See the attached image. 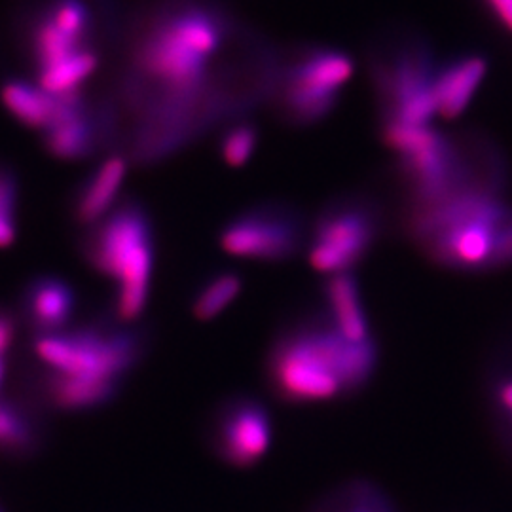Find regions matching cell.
<instances>
[{
	"label": "cell",
	"mask_w": 512,
	"mask_h": 512,
	"mask_svg": "<svg viewBox=\"0 0 512 512\" xmlns=\"http://www.w3.org/2000/svg\"><path fill=\"white\" fill-rule=\"evenodd\" d=\"M147 346V330L116 319L35 336L33 342L46 368L116 384L143 361Z\"/></svg>",
	"instance_id": "cell-5"
},
{
	"label": "cell",
	"mask_w": 512,
	"mask_h": 512,
	"mask_svg": "<svg viewBox=\"0 0 512 512\" xmlns=\"http://www.w3.org/2000/svg\"><path fill=\"white\" fill-rule=\"evenodd\" d=\"M232 42L236 23L209 0H164L129 25L110 99L133 118L129 162H160L224 114L236 116L220 90V59Z\"/></svg>",
	"instance_id": "cell-1"
},
{
	"label": "cell",
	"mask_w": 512,
	"mask_h": 512,
	"mask_svg": "<svg viewBox=\"0 0 512 512\" xmlns=\"http://www.w3.org/2000/svg\"><path fill=\"white\" fill-rule=\"evenodd\" d=\"M384 232L382 207L365 194L330 200L310 222L308 260L319 274H348L359 266Z\"/></svg>",
	"instance_id": "cell-6"
},
{
	"label": "cell",
	"mask_w": 512,
	"mask_h": 512,
	"mask_svg": "<svg viewBox=\"0 0 512 512\" xmlns=\"http://www.w3.org/2000/svg\"><path fill=\"white\" fill-rule=\"evenodd\" d=\"M353 73L355 63L342 50L311 48L298 55L275 84L279 114L298 128L323 122L336 109Z\"/></svg>",
	"instance_id": "cell-7"
},
{
	"label": "cell",
	"mask_w": 512,
	"mask_h": 512,
	"mask_svg": "<svg viewBox=\"0 0 512 512\" xmlns=\"http://www.w3.org/2000/svg\"><path fill=\"white\" fill-rule=\"evenodd\" d=\"M346 494L344 511L340 512H389L384 495L368 484H355Z\"/></svg>",
	"instance_id": "cell-20"
},
{
	"label": "cell",
	"mask_w": 512,
	"mask_h": 512,
	"mask_svg": "<svg viewBox=\"0 0 512 512\" xmlns=\"http://www.w3.org/2000/svg\"><path fill=\"white\" fill-rule=\"evenodd\" d=\"M4 370H6V363H4V357H0V384H2V378H4Z\"/></svg>",
	"instance_id": "cell-24"
},
{
	"label": "cell",
	"mask_w": 512,
	"mask_h": 512,
	"mask_svg": "<svg viewBox=\"0 0 512 512\" xmlns=\"http://www.w3.org/2000/svg\"><path fill=\"white\" fill-rule=\"evenodd\" d=\"M274 439L268 406L253 395L238 393L217 406L209 423V442L224 463L249 469L266 458Z\"/></svg>",
	"instance_id": "cell-10"
},
{
	"label": "cell",
	"mask_w": 512,
	"mask_h": 512,
	"mask_svg": "<svg viewBox=\"0 0 512 512\" xmlns=\"http://www.w3.org/2000/svg\"><path fill=\"white\" fill-rule=\"evenodd\" d=\"M0 512H2V511H0Z\"/></svg>",
	"instance_id": "cell-25"
},
{
	"label": "cell",
	"mask_w": 512,
	"mask_h": 512,
	"mask_svg": "<svg viewBox=\"0 0 512 512\" xmlns=\"http://www.w3.org/2000/svg\"><path fill=\"white\" fill-rule=\"evenodd\" d=\"M310 224L285 202H264L239 211L220 228L219 243L226 255L264 264L289 262L308 247Z\"/></svg>",
	"instance_id": "cell-8"
},
{
	"label": "cell",
	"mask_w": 512,
	"mask_h": 512,
	"mask_svg": "<svg viewBox=\"0 0 512 512\" xmlns=\"http://www.w3.org/2000/svg\"><path fill=\"white\" fill-rule=\"evenodd\" d=\"M18 330V321L10 311L0 310V357H6V351L14 344Z\"/></svg>",
	"instance_id": "cell-21"
},
{
	"label": "cell",
	"mask_w": 512,
	"mask_h": 512,
	"mask_svg": "<svg viewBox=\"0 0 512 512\" xmlns=\"http://www.w3.org/2000/svg\"><path fill=\"white\" fill-rule=\"evenodd\" d=\"M19 183L16 173L0 165V249H8L18 238Z\"/></svg>",
	"instance_id": "cell-19"
},
{
	"label": "cell",
	"mask_w": 512,
	"mask_h": 512,
	"mask_svg": "<svg viewBox=\"0 0 512 512\" xmlns=\"http://www.w3.org/2000/svg\"><path fill=\"white\" fill-rule=\"evenodd\" d=\"M495 19L512 33V0H484Z\"/></svg>",
	"instance_id": "cell-22"
},
{
	"label": "cell",
	"mask_w": 512,
	"mask_h": 512,
	"mask_svg": "<svg viewBox=\"0 0 512 512\" xmlns=\"http://www.w3.org/2000/svg\"><path fill=\"white\" fill-rule=\"evenodd\" d=\"M433 57L420 44H412L387 65L374 69V86L382 110V124L431 126L437 116Z\"/></svg>",
	"instance_id": "cell-9"
},
{
	"label": "cell",
	"mask_w": 512,
	"mask_h": 512,
	"mask_svg": "<svg viewBox=\"0 0 512 512\" xmlns=\"http://www.w3.org/2000/svg\"><path fill=\"white\" fill-rule=\"evenodd\" d=\"M512 209L490 188H465L406 211L404 230L433 264L458 272L497 270V243Z\"/></svg>",
	"instance_id": "cell-3"
},
{
	"label": "cell",
	"mask_w": 512,
	"mask_h": 512,
	"mask_svg": "<svg viewBox=\"0 0 512 512\" xmlns=\"http://www.w3.org/2000/svg\"><path fill=\"white\" fill-rule=\"evenodd\" d=\"M122 384L86 378L46 368L42 374V391L50 404L63 412H86L112 403Z\"/></svg>",
	"instance_id": "cell-15"
},
{
	"label": "cell",
	"mask_w": 512,
	"mask_h": 512,
	"mask_svg": "<svg viewBox=\"0 0 512 512\" xmlns=\"http://www.w3.org/2000/svg\"><path fill=\"white\" fill-rule=\"evenodd\" d=\"M38 446V425L23 404L0 399V452L10 458H29Z\"/></svg>",
	"instance_id": "cell-16"
},
{
	"label": "cell",
	"mask_w": 512,
	"mask_h": 512,
	"mask_svg": "<svg viewBox=\"0 0 512 512\" xmlns=\"http://www.w3.org/2000/svg\"><path fill=\"white\" fill-rule=\"evenodd\" d=\"M378 361L376 338L349 342L325 313H317L277 332L266 355V384L281 403H334L363 391Z\"/></svg>",
	"instance_id": "cell-2"
},
{
	"label": "cell",
	"mask_w": 512,
	"mask_h": 512,
	"mask_svg": "<svg viewBox=\"0 0 512 512\" xmlns=\"http://www.w3.org/2000/svg\"><path fill=\"white\" fill-rule=\"evenodd\" d=\"M488 74V61L482 55H461L437 69L433 92L437 116L456 120L471 105L480 84Z\"/></svg>",
	"instance_id": "cell-13"
},
{
	"label": "cell",
	"mask_w": 512,
	"mask_h": 512,
	"mask_svg": "<svg viewBox=\"0 0 512 512\" xmlns=\"http://www.w3.org/2000/svg\"><path fill=\"white\" fill-rule=\"evenodd\" d=\"M260 143V131L251 120H238L222 131L219 154L230 167H243L255 156Z\"/></svg>",
	"instance_id": "cell-18"
},
{
	"label": "cell",
	"mask_w": 512,
	"mask_h": 512,
	"mask_svg": "<svg viewBox=\"0 0 512 512\" xmlns=\"http://www.w3.org/2000/svg\"><path fill=\"white\" fill-rule=\"evenodd\" d=\"M325 315L334 329L355 344L374 340L365 304L361 298L359 281L353 272L329 275L323 283Z\"/></svg>",
	"instance_id": "cell-14"
},
{
	"label": "cell",
	"mask_w": 512,
	"mask_h": 512,
	"mask_svg": "<svg viewBox=\"0 0 512 512\" xmlns=\"http://www.w3.org/2000/svg\"><path fill=\"white\" fill-rule=\"evenodd\" d=\"M86 262L116 283L114 319L131 325L147 310L156 262L154 222L135 198H122L107 217L86 230Z\"/></svg>",
	"instance_id": "cell-4"
},
{
	"label": "cell",
	"mask_w": 512,
	"mask_h": 512,
	"mask_svg": "<svg viewBox=\"0 0 512 512\" xmlns=\"http://www.w3.org/2000/svg\"><path fill=\"white\" fill-rule=\"evenodd\" d=\"M129 164L131 162L124 152H110L93 167L92 173L74 192V222L90 228L109 215L116 203L122 200L120 192L128 177Z\"/></svg>",
	"instance_id": "cell-11"
},
{
	"label": "cell",
	"mask_w": 512,
	"mask_h": 512,
	"mask_svg": "<svg viewBox=\"0 0 512 512\" xmlns=\"http://www.w3.org/2000/svg\"><path fill=\"white\" fill-rule=\"evenodd\" d=\"M76 310V293L57 275H38L23 291L21 315L35 336L69 329Z\"/></svg>",
	"instance_id": "cell-12"
},
{
	"label": "cell",
	"mask_w": 512,
	"mask_h": 512,
	"mask_svg": "<svg viewBox=\"0 0 512 512\" xmlns=\"http://www.w3.org/2000/svg\"><path fill=\"white\" fill-rule=\"evenodd\" d=\"M497 403L512 416V380H505L497 387Z\"/></svg>",
	"instance_id": "cell-23"
},
{
	"label": "cell",
	"mask_w": 512,
	"mask_h": 512,
	"mask_svg": "<svg viewBox=\"0 0 512 512\" xmlns=\"http://www.w3.org/2000/svg\"><path fill=\"white\" fill-rule=\"evenodd\" d=\"M243 291V277L238 272H215L205 277L190 302V311L198 321L219 317Z\"/></svg>",
	"instance_id": "cell-17"
}]
</instances>
